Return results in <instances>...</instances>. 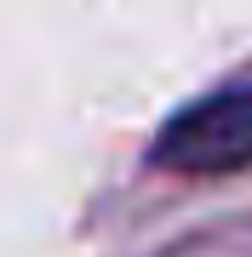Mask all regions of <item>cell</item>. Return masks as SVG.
<instances>
[{
    "label": "cell",
    "instance_id": "obj_1",
    "mask_svg": "<svg viewBox=\"0 0 252 257\" xmlns=\"http://www.w3.org/2000/svg\"><path fill=\"white\" fill-rule=\"evenodd\" d=\"M149 166L178 177H235L252 166V86H224L184 103L149 143Z\"/></svg>",
    "mask_w": 252,
    "mask_h": 257
}]
</instances>
